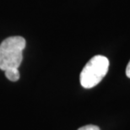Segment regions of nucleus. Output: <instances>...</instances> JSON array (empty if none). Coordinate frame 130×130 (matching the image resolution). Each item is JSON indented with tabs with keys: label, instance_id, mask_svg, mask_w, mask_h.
I'll return each instance as SVG.
<instances>
[{
	"label": "nucleus",
	"instance_id": "f257e3e1",
	"mask_svg": "<svg viewBox=\"0 0 130 130\" xmlns=\"http://www.w3.org/2000/svg\"><path fill=\"white\" fill-rule=\"evenodd\" d=\"M25 40L22 36H10L0 44V69H19L23 60Z\"/></svg>",
	"mask_w": 130,
	"mask_h": 130
},
{
	"label": "nucleus",
	"instance_id": "f03ea898",
	"mask_svg": "<svg viewBox=\"0 0 130 130\" xmlns=\"http://www.w3.org/2000/svg\"><path fill=\"white\" fill-rule=\"evenodd\" d=\"M109 69V60L102 55H96L85 64L80 73V84L85 89L95 87L100 83Z\"/></svg>",
	"mask_w": 130,
	"mask_h": 130
},
{
	"label": "nucleus",
	"instance_id": "7ed1b4c3",
	"mask_svg": "<svg viewBox=\"0 0 130 130\" xmlns=\"http://www.w3.org/2000/svg\"><path fill=\"white\" fill-rule=\"evenodd\" d=\"M4 74H5V77H6L9 80L13 81V82H15V81H17V80H19L20 77L19 69H7L4 71Z\"/></svg>",
	"mask_w": 130,
	"mask_h": 130
},
{
	"label": "nucleus",
	"instance_id": "20e7f679",
	"mask_svg": "<svg viewBox=\"0 0 130 130\" xmlns=\"http://www.w3.org/2000/svg\"><path fill=\"white\" fill-rule=\"evenodd\" d=\"M78 130H101V128L96 125L89 124V125H85V126L81 127V128H79Z\"/></svg>",
	"mask_w": 130,
	"mask_h": 130
},
{
	"label": "nucleus",
	"instance_id": "39448f33",
	"mask_svg": "<svg viewBox=\"0 0 130 130\" xmlns=\"http://www.w3.org/2000/svg\"><path fill=\"white\" fill-rule=\"evenodd\" d=\"M126 75H127V77H128L130 79V61L128 62V63L127 65V68H126Z\"/></svg>",
	"mask_w": 130,
	"mask_h": 130
}]
</instances>
